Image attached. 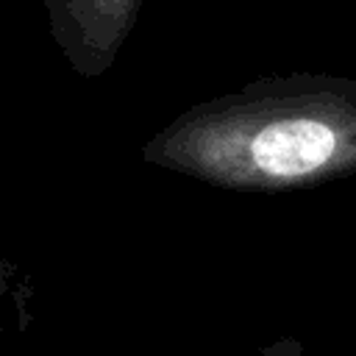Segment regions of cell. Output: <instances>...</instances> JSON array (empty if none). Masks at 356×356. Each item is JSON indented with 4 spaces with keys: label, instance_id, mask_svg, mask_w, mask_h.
Here are the masks:
<instances>
[{
    "label": "cell",
    "instance_id": "1",
    "mask_svg": "<svg viewBox=\"0 0 356 356\" xmlns=\"http://www.w3.org/2000/svg\"><path fill=\"white\" fill-rule=\"evenodd\" d=\"M142 161L231 192L312 189L356 172V81L264 75L200 100L145 145Z\"/></svg>",
    "mask_w": 356,
    "mask_h": 356
},
{
    "label": "cell",
    "instance_id": "2",
    "mask_svg": "<svg viewBox=\"0 0 356 356\" xmlns=\"http://www.w3.org/2000/svg\"><path fill=\"white\" fill-rule=\"evenodd\" d=\"M142 6L145 0H42L50 39L81 78H103L114 67Z\"/></svg>",
    "mask_w": 356,
    "mask_h": 356
},
{
    "label": "cell",
    "instance_id": "3",
    "mask_svg": "<svg viewBox=\"0 0 356 356\" xmlns=\"http://www.w3.org/2000/svg\"><path fill=\"white\" fill-rule=\"evenodd\" d=\"M28 298H31V292H22L17 286V264L0 256V303L11 300L22 325H28V320H22V314L28 317Z\"/></svg>",
    "mask_w": 356,
    "mask_h": 356
},
{
    "label": "cell",
    "instance_id": "4",
    "mask_svg": "<svg viewBox=\"0 0 356 356\" xmlns=\"http://www.w3.org/2000/svg\"><path fill=\"white\" fill-rule=\"evenodd\" d=\"M259 356H306V345L292 337V334H284V337H275L273 342H267Z\"/></svg>",
    "mask_w": 356,
    "mask_h": 356
}]
</instances>
